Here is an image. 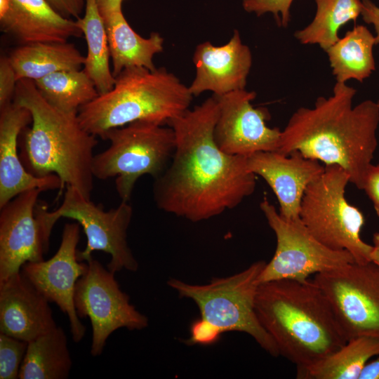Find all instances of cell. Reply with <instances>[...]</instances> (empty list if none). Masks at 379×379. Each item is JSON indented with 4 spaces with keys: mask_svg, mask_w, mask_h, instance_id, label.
<instances>
[{
    "mask_svg": "<svg viewBox=\"0 0 379 379\" xmlns=\"http://www.w3.org/2000/svg\"><path fill=\"white\" fill-rule=\"evenodd\" d=\"M218 112L213 95L168 123L174 153L152 187L160 210L197 222L236 208L254 192L256 175L248 169L246 157L228 154L215 142Z\"/></svg>",
    "mask_w": 379,
    "mask_h": 379,
    "instance_id": "cell-1",
    "label": "cell"
},
{
    "mask_svg": "<svg viewBox=\"0 0 379 379\" xmlns=\"http://www.w3.org/2000/svg\"><path fill=\"white\" fill-rule=\"evenodd\" d=\"M356 92L346 83L336 82L332 95L319 97L312 108L298 109L281 131L277 152L298 151L325 166H338L362 190L378 147L379 105L366 100L353 106Z\"/></svg>",
    "mask_w": 379,
    "mask_h": 379,
    "instance_id": "cell-2",
    "label": "cell"
},
{
    "mask_svg": "<svg viewBox=\"0 0 379 379\" xmlns=\"http://www.w3.org/2000/svg\"><path fill=\"white\" fill-rule=\"evenodd\" d=\"M255 310L279 356L294 364L297 371L347 342L327 298L313 280L279 279L259 284Z\"/></svg>",
    "mask_w": 379,
    "mask_h": 379,
    "instance_id": "cell-3",
    "label": "cell"
},
{
    "mask_svg": "<svg viewBox=\"0 0 379 379\" xmlns=\"http://www.w3.org/2000/svg\"><path fill=\"white\" fill-rule=\"evenodd\" d=\"M13 102L27 109L32 117L31 126H26L19 138L20 157L26 170L39 178L55 174L62 190L70 186L91 199L98 140L81 126L78 113L52 106L29 79L18 81Z\"/></svg>",
    "mask_w": 379,
    "mask_h": 379,
    "instance_id": "cell-4",
    "label": "cell"
},
{
    "mask_svg": "<svg viewBox=\"0 0 379 379\" xmlns=\"http://www.w3.org/2000/svg\"><path fill=\"white\" fill-rule=\"evenodd\" d=\"M192 97L164 68L130 67L116 77L109 91L81 107L78 119L87 132L102 138L109 130L137 121L168 124L189 109Z\"/></svg>",
    "mask_w": 379,
    "mask_h": 379,
    "instance_id": "cell-5",
    "label": "cell"
},
{
    "mask_svg": "<svg viewBox=\"0 0 379 379\" xmlns=\"http://www.w3.org/2000/svg\"><path fill=\"white\" fill-rule=\"evenodd\" d=\"M110 144L95 154L94 178L117 177L116 190L121 201H128L135 182L143 175L160 176L171 161L175 147V133L168 126L137 121L107 131L102 138Z\"/></svg>",
    "mask_w": 379,
    "mask_h": 379,
    "instance_id": "cell-6",
    "label": "cell"
},
{
    "mask_svg": "<svg viewBox=\"0 0 379 379\" xmlns=\"http://www.w3.org/2000/svg\"><path fill=\"white\" fill-rule=\"evenodd\" d=\"M265 264L263 260L256 261L240 272L213 278L204 285L191 284L175 278H170L167 284L180 298L192 300L199 310L201 319L214 326L220 333H247L265 352L277 357V347L261 325L255 310L258 280Z\"/></svg>",
    "mask_w": 379,
    "mask_h": 379,
    "instance_id": "cell-7",
    "label": "cell"
},
{
    "mask_svg": "<svg viewBox=\"0 0 379 379\" xmlns=\"http://www.w3.org/2000/svg\"><path fill=\"white\" fill-rule=\"evenodd\" d=\"M349 174L336 165L325 166L302 197L299 218L321 244L335 251H347L355 262L371 261L373 245L361 237L365 222L361 211L348 202L345 190Z\"/></svg>",
    "mask_w": 379,
    "mask_h": 379,
    "instance_id": "cell-8",
    "label": "cell"
},
{
    "mask_svg": "<svg viewBox=\"0 0 379 379\" xmlns=\"http://www.w3.org/2000/svg\"><path fill=\"white\" fill-rule=\"evenodd\" d=\"M34 213L48 241L53 226L61 218L73 219L82 227L87 244L83 251L77 250L79 261L86 262L93 252L101 251L110 255L107 268L111 272L116 273L124 269L138 271V262L127 241L133 216V208L128 201H121L116 208L105 211L74 187L67 186L58 208L48 211L47 206L37 204Z\"/></svg>",
    "mask_w": 379,
    "mask_h": 379,
    "instance_id": "cell-9",
    "label": "cell"
},
{
    "mask_svg": "<svg viewBox=\"0 0 379 379\" xmlns=\"http://www.w3.org/2000/svg\"><path fill=\"white\" fill-rule=\"evenodd\" d=\"M260 208L275 234L277 247L259 275L258 284L279 279L305 281L312 274L355 262L348 251L333 250L321 244L300 218H284L266 199L260 202Z\"/></svg>",
    "mask_w": 379,
    "mask_h": 379,
    "instance_id": "cell-10",
    "label": "cell"
},
{
    "mask_svg": "<svg viewBox=\"0 0 379 379\" xmlns=\"http://www.w3.org/2000/svg\"><path fill=\"white\" fill-rule=\"evenodd\" d=\"M88 270L75 286L74 306L79 317H88L92 327L91 354L100 356L110 335L121 328L140 331L149 325L148 318L130 302L111 272L91 257Z\"/></svg>",
    "mask_w": 379,
    "mask_h": 379,
    "instance_id": "cell-11",
    "label": "cell"
},
{
    "mask_svg": "<svg viewBox=\"0 0 379 379\" xmlns=\"http://www.w3.org/2000/svg\"><path fill=\"white\" fill-rule=\"evenodd\" d=\"M313 281L327 298L347 340L379 336V267L349 263L318 273Z\"/></svg>",
    "mask_w": 379,
    "mask_h": 379,
    "instance_id": "cell-12",
    "label": "cell"
},
{
    "mask_svg": "<svg viewBox=\"0 0 379 379\" xmlns=\"http://www.w3.org/2000/svg\"><path fill=\"white\" fill-rule=\"evenodd\" d=\"M80 238L78 222L65 225L60 246L48 260L28 262L21 267L22 275L50 302L55 303L69 319L72 338L79 343L86 327L79 319L74 306V291L78 279L88 270V263L77 259Z\"/></svg>",
    "mask_w": 379,
    "mask_h": 379,
    "instance_id": "cell-13",
    "label": "cell"
},
{
    "mask_svg": "<svg viewBox=\"0 0 379 379\" xmlns=\"http://www.w3.org/2000/svg\"><path fill=\"white\" fill-rule=\"evenodd\" d=\"M215 96L219 112L213 138L219 149L244 157L279 149L281 131L266 124L270 118L267 108L253 107L254 91L242 89Z\"/></svg>",
    "mask_w": 379,
    "mask_h": 379,
    "instance_id": "cell-14",
    "label": "cell"
},
{
    "mask_svg": "<svg viewBox=\"0 0 379 379\" xmlns=\"http://www.w3.org/2000/svg\"><path fill=\"white\" fill-rule=\"evenodd\" d=\"M39 189L24 192L0 208V281L18 273L28 262H39L49 241L35 215Z\"/></svg>",
    "mask_w": 379,
    "mask_h": 379,
    "instance_id": "cell-15",
    "label": "cell"
},
{
    "mask_svg": "<svg viewBox=\"0 0 379 379\" xmlns=\"http://www.w3.org/2000/svg\"><path fill=\"white\" fill-rule=\"evenodd\" d=\"M248 169L270 187L286 220L299 218L300 204L308 185L324 171L319 161L298 151L284 154L277 151L259 152L246 157Z\"/></svg>",
    "mask_w": 379,
    "mask_h": 379,
    "instance_id": "cell-16",
    "label": "cell"
},
{
    "mask_svg": "<svg viewBox=\"0 0 379 379\" xmlns=\"http://www.w3.org/2000/svg\"><path fill=\"white\" fill-rule=\"evenodd\" d=\"M196 76L188 87L192 95L212 91L221 96L245 89L252 65L250 48L242 43L239 32L234 30L230 41L220 46L209 41L199 44L194 53Z\"/></svg>",
    "mask_w": 379,
    "mask_h": 379,
    "instance_id": "cell-17",
    "label": "cell"
},
{
    "mask_svg": "<svg viewBox=\"0 0 379 379\" xmlns=\"http://www.w3.org/2000/svg\"><path fill=\"white\" fill-rule=\"evenodd\" d=\"M49 302L21 272L0 281V333L29 343L53 331Z\"/></svg>",
    "mask_w": 379,
    "mask_h": 379,
    "instance_id": "cell-18",
    "label": "cell"
},
{
    "mask_svg": "<svg viewBox=\"0 0 379 379\" xmlns=\"http://www.w3.org/2000/svg\"><path fill=\"white\" fill-rule=\"evenodd\" d=\"M32 121L31 114L11 102L0 109V208L18 194L33 189H59L62 183L55 174L39 178L29 173L18 154L19 138Z\"/></svg>",
    "mask_w": 379,
    "mask_h": 379,
    "instance_id": "cell-19",
    "label": "cell"
},
{
    "mask_svg": "<svg viewBox=\"0 0 379 379\" xmlns=\"http://www.w3.org/2000/svg\"><path fill=\"white\" fill-rule=\"evenodd\" d=\"M0 29L20 45L83 35L76 20L60 15L47 0H0Z\"/></svg>",
    "mask_w": 379,
    "mask_h": 379,
    "instance_id": "cell-20",
    "label": "cell"
},
{
    "mask_svg": "<svg viewBox=\"0 0 379 379\" xmlns=\"http://www.w3.org/2000/svg\"><path fill=\"white\" fill-rule=\"evenodd\" d=\"M104 22L115 78L126 68L156 69L153 57L164 48V39L159 33L152 32L147 38L141 36L130 26L122 11L114 13Z\"/></svg>",
    "mask_w": 379,
    "mask_h": 379,
    "instance_id": "cell-21",
    "label": "cell"
},
{
    "mask_svg": "<svg viewBox=\"0 0 379 379\" xmlns=\"http://www.w3.org/2000/svg\"><path fill=\"white\" fill-rule=\"evenodd\" d=\"M8 58L18 81H36L57 72L80 69L85 62V57L68 41L20 45Z\"/></svg>",
    "mask_w": 379,
    "mask_h": 379,
    "instance_id": "cell-22",
    "label": "cell"
},
{
    "mask_svg": "<svg viewBox=\"0 0 379 379\" xmlns=\"http://www.w3.org/2000/svg\"><path fill=\"white\" fill-rule=\"evenodd\" d=\"M375 36L364 25H357L329 47L327 53L336 82H363L375 69L373 48Z\"/></svg>",
    "mask_w": 379,
    "mask_h": 379,
    "instance_id": "cell-23",
    "label": "cell"
},
{
    "mask_svg": "<svg viewBox=\"0 0 379 379\" xmlns=\"http://www.w3.org/2000/svg\"><path fill=\"white\" fill-rule=\"evenodd\" d=\"M72 366L67 335L57 326L28 343L19 378L66 379Z\"/></svg>",
    "mask_w": 379,
    "mask_h": 379,
    "instance_id": "cell-24",
    "label": "cell"
},
{
    "mask_svg": "<svg viewBox=\"0 0 379 379\" xmlns=\"http://www.w3.org/2000/svg\"><path fill=\"white\" fill-rule=\"evenodd\" d=\"M379 355V336L360 335L314 364L297 371L300 379H359L368 361Z\"/></svg>",
    "mask_w": 379,
    "mask_h": 379,
    "instance_id": "cell-25",
    "label": "cell"
},
{
    "mask_svg": "<svg viewBox=\"0 0 379 379\" xmlns=\"http://www.w3.org/2000/svg\"><path fill=\"white\" fill-rule=\"evenodd\" d=\"M87 44L84 69L99 95L109 91L116 78L109 66L110 51L106 27L95 0H86L83 15L76 20Z\"/></svg>",
    "mask_w": 379,
    "mask_h": 379,
    "instance_id": "cell-26",
    "label": "cell"
},
{
    "mask_svg": "<svg viewBox=\"0 0 379 379\" xmlns=\"http://www.w3.org/2000/svg\"><path fill=\"white\" fill-rule=\"evenodd\" d=\"M33 81L49 104L68 113H78L99 95L84 69L60 71Z\"/></svg>",
    "mask_w": 379,
    "mask_h": 379,
    "instance_id": "cell-27",
    "label": "cell"
},
{
    "mask_svg": "<svg viewBox=\"0 0 379 379\" xmlns=\"http://www.w3.org/2000/svg\"><path fill=\"white\" fill-rule=\"evenodd\" d=\"M317 12L312 21L295 32L302 44H318L325 51L337 42L338 31L361 15V0H314Z\"/></svg>",
    "mask_w": 379,
    "mask_h": 379,
    "instance_id": "cell-28",
    "label": "cell"
},
{
    "mask_svg": "<svg viewBox=\"0 0 379 379\" xmlns=\"http://www.w3.org/2000/svg\"><path fill=\"white\" fill-rule=\"evenodd\" d=\"M28 343L0 333V379L19 378Z\"/></svg>",
    "mask_w": 379,
    "mask_h": 379,
    "instance_id": "cell-29",
    "label": "cell"
},
{
    "mask_svg": "<svg viewBox=\"0 0 379 379\" xmlns=\"http://www.w3.org/2000/svg\"><path fill=\"white\" fill-rule=\"evenodd\" d=\"M293 0H242V6L248 13L260 16L273 14L279 26L286 27L291 20L290 9Z\"/></svg>",
    "mask_w": 379,
    "mask_h": 379,
    "instance_id": "cell-30",
    "label": "cell"
},
{
    "mask_svg": "<svg viewBox=\"0 0 379 379\" xmlns=\"http://www.w3.org/2000/svg\"><path fill=\"white\" fill-rule=\"evenodd\" d=\"M18 80L8 56L0 59V109L13 102Z\"/></svg>",
    "mask_w": 379,
    "mask_h": 379,
    "instance_id": "cell-31",
    "label": "cell"
},
{
    "mask_svg": "<svg viewBox=\"0 0 379 379\" xmlns=\"http://www.w3.org/2000/svg\"><path fill=\"white\" fill-rule=\"evenodd\" d=\"M217 328L201 319L192 324L189 344L208 345L215 343L220 335Z\"/></svg>",
    "mask_w": 379,
    "mask_h": 379,
    "instance_id": "cell-32",
    "label": "cell"
},
{
    "mask_svg": "<svg viewBox=\"0 0 379 379\" xmlns=\"http://www.w3.org/2000/svg\"><path fill=\"white\" fill-rule=\"evenodd\" d=\"M362 190L372 201L374 211L379 217V164H371L368 168Z\"/></svg>",
    "mask_w": 379,
    "mask_h": 379,
    "instance_id": "cell-33",
    "label": "cell"
},
{
    "mask_svg": "<svg viewBox=\"0 0 379 379\" xmlns=\"http://www.w3.org/2000/svg\"><path fill=\"white\" fill-rule=\"evenodd\" d=\"M52 7L62 16L77 20L85 11L86 0H47Z\"/></svg>",
    "mask_w": 379,
    "mask_h": 379,
    "instance_id": "cell-34",
    "label": "cell"
},
{
    "mask_svg": "<svg viewBox=\"0 0 379 379\" xmlns=\"http://www.w3.org/2000/svg\"><path fill=\"white\" fill-rule=\"evenodd\" d=\"M361 15L367 24H372L375 28V44H379V7L371 0H361Z\"/></svg>",
    "mask_w": 379,
    "mask_h": 379,
    "instance_id": "cell-35",
    "label": "cell"
},
{
    "mask_svg": "<svg viewBox=\"0 0 379 379\" xmlns=\"http://www.w3.org/2000/svg\"><path fill=\"white\" fill-rule=\"evenodd\" d=\"M102 19L105 21L115 13L122 11L124 0H95Z\"/></svg>",
    "mask_w": 379,
    "mask_h": 379,
    "instance_id": "cell-36",
    "label": "cell"
},
{
    "mask_svg": "<svg viewBox=\"0 0 379 379\" xmlns=\"http://www.w3.org/2000/svg\"><path fill=\"white\" fill-rule=\"evenodd\" d=\"M359 379H379V355L366 364Z\"/></svg>",
    "mask_w": 379,
    "mask_h": 379,
    "instance_id": "cell-37",
    "label": "cell"
},
{
    "mask_svg": "<svg viewBox=\"0 0 379 379\" xmlns=\"http://www.w3.org/2000/svg\"><path fill=\"white\" fill-rule=\"evenodd\" d=\"M373 262L379 267V232H375L373 237V250L371 254Z\"/></svg>",
    "mask_w": 379,
    "mask_h": 379,
    "instance_id": "cell-38",
    "label": "cell"
},
{
    "mask_svg": "<svg viewBox=\"0 0 379 379\" xmlns=\"http://www.w3.org/2000/svg\"><path fill=\"white\" fill-rule=\"evenodd\" d=\"M377 103H378V105H379V100H378V101L377 102Z\"/></svg>",
    "mask_w": 379,
    "mask_h": 379,
    "instance_id": "cell-39",
    "label": "cell"
}]
</instances>
